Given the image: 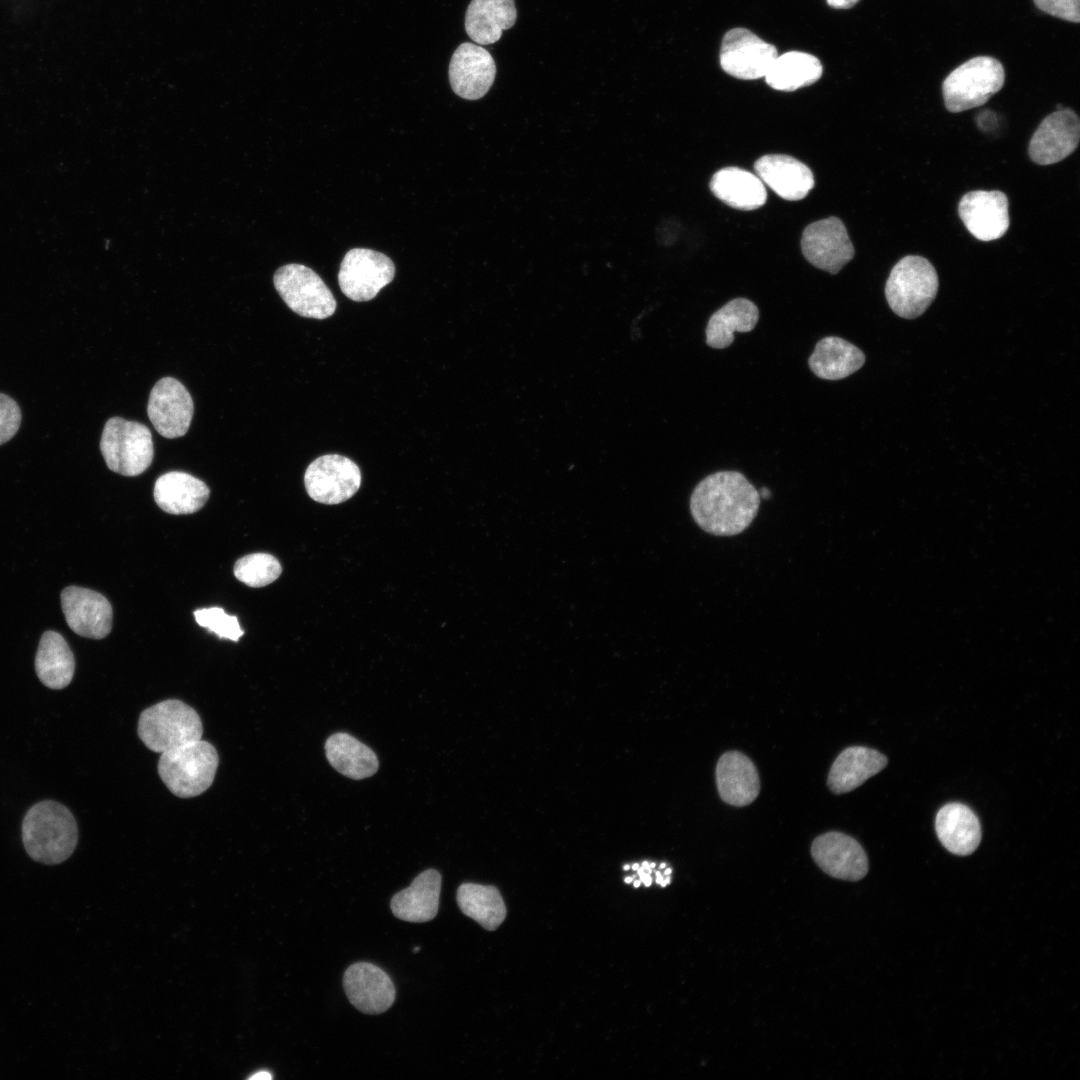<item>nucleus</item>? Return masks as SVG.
<instances>
[{
  "label": "nucleus",
  "mask_w": 1080,
  "mask_h": 1080,
  "mask_svg": "<svg viewBox=\"0 0 1080 1080\" xmlns=\"http://www.w3.org/2000/svg\"><path fill=\"white\" fill-rule=\"evenodd\" d=\"M759 491L738 471H718L694 488L690 510L697 525L717 536L743 532L756 517Z\"/></svg>",
  "instance_id": "obj_1"
},
{
  "label": "nucleus",
  "mask_w": 1080,
  "mask_h": 1080,
  "mask_svg": "<svg viewBox=\"0 0 1080 1080\" xmlns=\"http://www.w3.org/2000/svg\"><path fill=\"white\" fill-rule=\"evenodd\" d=\"M22 841L33 860L48 865L59 864L68 859L77 846L76 820L61 803L38 802L24 816Z\"/></svg>",
  "instance_id": "obj_2"
},
{
  "label": "nucleus",
  "mask_w": 1080,
  "mask_h": 1080,
  "mask_svg": "<svg viewBox=\"0 0 1080 1080\" xmlns=\"http://www.w3.org/2000/svg\"><path fill=\"white\" fill-rule=\"evenodd\" d=\"M218 764L215 747L199 739L161 753L158 774L175 796L190 798L212 785Z\"/></svg>",
  "instance_id": "obj_3"
},
{
  "label": "nucleus",
  "mask_w": 1080,
  "mask_h": 1080,
  "mask_svg": "<svg viewBox=\"0 0 1080 1080\" xmlns=\"http://www.w3.org/2000/svg\"><path fill=\"white\" fill-rule=\"evenodd\" d=\"M137 733L148 749L161 754L201 739L203 726L191 706L178 699H167L142 711Z\"/></svg>",
  "instance_id": "obj_4"
},
{
  "label": "nucleus",
  "mask_w": 1080,
  "mask_h": 1080,
  "mask_svg": "<svg viewBox=\"0 0 1080 1080\" xmlns=\"http://www.w3.org/2000/svg\"><path fill=\"white\" fill-rule=\"evenodd\" d=\"M938 275L924 257L908 255L892 268L885 286V296L892 311L905 319L921 316L938 291Z\"/></svg>",
  "instance_id": "obj_5"
},
{
  "label": "nucleus",
  "mask_w": 1080,
  "mask_h": 1080,
  "mask_svg": "<svg viewBox=\"0 0 1080 1080\" xmlns=\"http://www.w3.org/2000/svg\"><path fill=\"white\" fill-rule=\"evenodd\" d=\"M1005 72L1000 61L989 56L974 57L954 69L943 81L945 107L953 113L985 104L1001 90Z\"/></svg>",
  "instance_id": "obj_6"
},
{
  "label": "nucleus",
  "mask_w": 1080,
  "mask_h": 1080,
  "mask_svg": "<svg viewBox=\"0 0 1080 1080\" xmlns=\"http://www.w3.org/2000/svg\"><path fill=\"white\" fill-rule=\"evenodd\" d=\"M100 450L108 468L124 476L146 471L154 455L149 428L120 417H112L105 423Z\"/></svg>",
  "instance_id": "obj_7"
},
{
  "label": "nucleus",
  "mask_w": 1080,
  "mask_h": 1080,
  "mask_svg": "<svg viewBox=\"0 0 1080 1080\" xmlns=\"http://www.w3.org/2000/svg\"><path fill=\"white\" fill-rule=\"evenodd\" d=\"M274 286L296 314L314 319H325L336 310V300L320 278L307 266L291 263L280 267L273 277Z\"/></svg>",
  "instance_id": "obj_8"
},
{
  "label": "nucleus",
  "mask_w": 1080,
  "mask_h": 1080,
  "mask_svg": "<svg viewBox=\"0 0 1080 1080\" xmlns=\"http://www.w3.org/2000/svg\"><path fill=\"white\" fill-rule=\"evenodd\" d=\"M394 275L395 266L388 256L371 249L354 248L341 262L338 283L346 297L364 302L392 282Z\"/></svg>",
  "instance_id": "obj_9"
},
{
  "label": "nucleus",
  "mask_w": 1080,
  "mask_h": 1080,
  "mask_svg": "<svg viewBox=\"0 0 1080 1080\" xmlns=\"http://www.w3.org/2000/svg\"><path fill=\"white\" fill-rule=\"evenodd\" d=\"M304 484L313 500L329 505L339 504L358 491L361 473L351 459L338 454H327L309 464L304 475Z\"/></svg>",
  "instance_id": "obj_10"
},
{
  "label": "nucleus",
  "mask_w": 1080,
  "mask_h": 1080,
  "mask_svg": "<svg viewBox=\"0 0 1080 1080\" xmlns=\"http://www.w3.org/2000/svg\"><path fill=\"white\" fill-rule=\"evenodd\" d=\"M777 56L774 45L746 28H734L723 37L720 65L733 77L754 80L766 75Z\"/></svg>",
  "instance_id": "obj_11"
},
{
  "label": "nucleus",
  "mask_w": 1080,
  "mask_h": 1080,
  "mask_svg": "<svg viewBox=\"0 0 1080 1080\" xmlns=\"http://www.w3.org/2000/svg\"><path fill=\"white\" fill-rule=\"evenodd\" d=\"M802 253L815 267L838 273L855 254L843 222L829 217L808 225L801 238Z\"/></svg>",
  "instance_id": "obj_12"
},
{
  "label": "nucleus",
  "mask_w": 1080,
  "mask_h": 1080,
  "mask_svg": "<svg viewBox=\"0 0 1080 1080\" xmlns=\"http://www.w3.org/2000/svg\"><path fill=\"white\" fill-rule=\"evenodd\" d=\"M194 412L193 400L177 379L164 377L151 390L147 413L156 431L173 439L186 434Z\"/></svg>",
  "instance_id": "obj_13"
},
{
  "label": "nucleus",
  "mask_w": 1080,
  "mask_h": 1080,
  "mask_svg": "<svg viewBox=\"0 0 1080 1080\" xmlns=\"http://www.w3.org/2000/svg\"><path fill=\"white\" fill-rule=\"evenodd\" d=\"M1080 122L1069 109L1056 110L1040 123L1029 143V156L1039 165L1057 163L1072 154L1078 146Z\"/></svg>",
  "instance_id": "obj_14"
},
{
  "label": "nucleus",
  "mask_w": 1080,
  "mask_h": 1080,
  "mask_svg": "<svg viewBox=\"0 0 1080 1080\" xmlns=\"http://www.w3.org/2000/svg\"><path fill=\"white\" fill-rule=\"evenodd\" d=\"M454 93L467 100L482 98L492 86L496 64L482 46L470 42L460 44L454 51L448 69Z\"/></svg>",
  "instance_id": "obj_15"
},
{
  "label": "nucleus",
  "mask_w": 1080,
  "mask_h": 1080,
  "mask_svg": "<svg viewBox=\"0 0 1080 1080\" xmlns=\"http://www.w3.org/2000/svg\"><path fill=\"white\" fill-rule=\"evenodd\" d=\"M1007 196L998 190H974L962 196L958 213L967 230L978 240L992 241L1009 228Z\"/></svg>",
  "instance_id": "obj_16"
},
{
  "label": "nucleus",
  "mask_w": 1080,
  "mask_h": 1080,
  "mask_svg": "<svg viewBox=\"0 0 1080 1080\" xmlns=\"http://www.w3.org/2000/svg\"><path fill=\"white\" fill-rule=\"evenodd\" d=\"M65 620L76 634L102 639L112 628V606L100 593L91 589L69 586L61 592Z\"/></svg>",
  "instance_id": "obj_17"
},
{
  "label": "nucleus",
  "mask_w": 1080,
  "mask_h": 1080,
  "mask_svg": "<svg viewBox=\"0 0 1080 1080\" xmlns=\"http://www.w3.org/2000/svg\"><path fill=\"white\" fill-rule=\"evenodd\" d=\"M815 863L831 877L858 881L868 872V858L858 841L841 832H827L812 843Z\"/></svg>",
  "instance_id": "obj_18"
},
{
  "label": "nucleus",
  "mask_w": 1080,
  "mask_h": 1080,
  "mask_svg": "<svg viewBox=\"0 0 1080 1080\" xmlns=\"http://www.w3.org/2000/svg\"><path fill=\"white\" fill-rule=\"evenodd\" d=\"M343 987L350 1003L365 1014L387 1011L396 997L389 975L369 962L350 965L343 975Z\"/></svg>",
  "instance_id": "obj_19"
},
{
  "label": "nucleus",
  "mask_w": 1080,
  "mask_h": 1080,
  "mask_svg": "<svg viewBox=\"0 0 1080 1080\" xmlns=\"http://www.w3.org/2000/svg\"><path fill=\"white\" fill-rule=\"evenodd\" d=\"M757 176L785 200H800L814 187L811 170L799 160L780 154L765 155L754 164Z\"/></svg>",
  "instance_id": "obj_20"
},
{
  "label": "nucleus",
  "mask_w": 1080,
  "mask_h": 1080,
  "mask_svg": "<svg viewBox=\"0 0 1080 1080\" xmlns=\"http://www.w3.org/2000/svg\"><path fill=\"white\" fill-rule=\"evenodd\" d=\"M716 783L721 799L738 807L752 803L760 791L759 774L755 765L739 751L726 752L719 758Z\"/></svg>",
  "instance_id": "obj_21"
},
{
  "label": "nucleus",
  "mask_w": 1080,
  "mask_h": 1080,
  "mask_svg": "<svg viewBox=\"0 0 1080 1080\" xmlns=\"http://www.w3.org/2000/svg\"><path fill=\"white\" fill-rule=\"evenodd\" d=\"M440 892V873L435 869H427L417 875L409 887L392 897V913L407 922L430 921L438 913Z\"/></svg>",
  "instance_id": "obj_22"
},
{
  "label": "nucleus",
  "mask_w": 1080,
  "mask_h": 1080,
  "mask_svg": "<svg viewBox=\"0 0 1080 1080\" xmlns=\"http://www.w3.org/2000/svg\"><path fill=\"white\" fill-rule=\"evenodd\" d=\"M887 763L886 756L877 750L863 746L848 747L833 762L827 785L834 794L850 792L882 771Z\"/></svg>",
  "instance_id": "obj_23"
},
{
  "label": "nucleus",
  "mask_w": 1080,
  "mask_h": 1080,
  "mask_svg": "<svg viewBox=\"0 0 1080 1080\" xmlns=\"http://www.w3.org/2000/svg\"><path fill=\"white\" fill-rule=\"evenodd\" d=\"M935 829L942 845L951 853L966 856L981 841V826L976 814L966 805L948 803L935 818Z\"/></svg>",
  "instance_id": "obj_24"
},
{
  "label": "nucleus",
  "mask_w": 1080,
  "mask_h": 1080,
  "mask_svg": "<svg viewBox=\"0 0 1080 1080\" xmlns=\"http://www.w3.org/2000/svg\"><path fill=\"white\" fill-rule=\"evenodd\" d=\"M156 504L169 514H191L200 510L209 498L210 490L200 479L182 471L161 475L154 485Z\"/></svg>",
  "instance_id": "obj_25"
},
{
  "label": "nucleus",
  "mask_w": 1080,
  "mask_h": 1080,
  "mask_svg": "<svg viewBox=\"0 0 1080 1080\" xmlns=\"http://www.w3.org/2000/svg\"><path fill=\"white\" fill-rule=\"evenodd\" d=\"M514 0H471L465 14V30L479 45L497 42L515 24Z\"/></svg>",
  "instance_id": "obj_26"
},
{
  "label": "nucleus",
  "mask_w": 1080,
  "mask_h": 1080,
  "mask_svg": "<svg viewBox=\"0 0 1080 1080\" xmlns=\"http://www.w3.org/2000/svg\"><path fill=\"white\" fill-rule=\"evenodd\" d=\"M864 363L865 355L858 347L836 336L821 339L808 359L811 371L825 380L846 378Z\"/></svg>",
  "instance_id": "obj_27"
},
{
  "label": "nucleus",
  "mask_w": 1080,
  "mask_h": 1080,
  "mask_svg": "<svg viewBox=\"0 0 1080 1080\" xmlns=\"http://www.w3.org/2000/svg\"><path fill=\"white\" fill-rule=\"evenodd\" d=\"M713 194L725 204L740 210H754L766 202L767 192L760 178L738 167H725L710 181Z\"/></svg>",
  "instance_id": "obj_28"
},
{
  "label": "nucleus",
  "mask_w": 1080,
  "mask_h": 1080,
  "mask_svg": "<svg viewBox=\"0 0 1080 1080\" xmlns=\"http://www.w3.org/2000/svg\"><path fill=\"white\" fill-rule=\"evenodd\" d=\"M325 753L336 771L354 780L374 775L379 767L375 752L348 733L332 734L326 740Z\"/></svg>",
  "instance_id": "obj_29"
},
{
  "label": "nucleus",
  "mask_w": 1080,
  "mask_h": 1080,
  "mask_svg": "<svg viewBox=\"0 0 1080 1080\" xmlns=\"http://www.w3.org/2000/svg\"><path fill=\"white\" fill-rule=\"evenodd\" d=\"M35 671L48 688L62 689L70 684L75 660L68 643L58 632L43 633L35 656Z\"/></svg>",
  "instance_id": "obj_30"
},
{
  "label": "nucleus",
  "mask_w": 1080,
  "mask_h": 1080,
  "mask_svg": "<svg viewBox=\"0 0 1080 1080\" xmlns=\"http://www.w3.org/2000/svg\"><path fill=\"white\" fill-rule=\"evenodd\" d=\"M759 319L757 306L746 298H735L714 312L706 326V344L715 349L729 347L734 332H750Z\"/></svg>",
  "instance_id": "obj_31"
},
{
  "label": "nucleus",
  "mask_w": 1080,
  "mask_h": 1080,
  "mask_svg": "<svg viewBox=\"0 0 1080 1080\" xmlns=\"http://www.w3.org/2000/svg\"><path fill=\"white\" fill-rule=\"evenodd\" d=\"M822 72V65L815 56L789 51L777 56L764 77L773 89L791 92L815 83Z\"/></svg>",
  "instance_id": "obj_32"
},
{
  "label": "nucleus",
  "mask_w": 1080,
  "mask_h": 1080,
  "mask_svg": "<svg viewBox=\"0 0 1080 1080\" xmlns=\"http://www.w3.org/2000/svg\"><path fill=\"white\" fill-rule=\"evenodd\" d=\"M456 898L463 914L488 931L496 930L506 917L503 898L495 886L463 883Z\"/></svg>",
  "instance_id": "obj_33"
},
{
  "label": "nucleus",
  "mask_w": 1080,
  "mask_h": 1080,
  "mask_svg": "<svg viewBox=\"0 0 1080 1080\" xmlns=\"http://www.w3.org/2000/svg\"><path fill=\"white\" fill-rule=\"evenodd\" d=\"M279 561L268 553L246 555L234 565L235 577L250 587H263L274 582L281 574Z\"/></svg>",
  "instance_id": "obj_34"
},
{
  "label": "nucleus",
  "mask_w": 1080,
  "mask_h": 1080,
  "mask_svg": "<svg viewBox=\"0 0 1080 1080\" xmlns=\"http://www.w3.org/2000/svg\"><path fill=\"white\" fill-rule=\"evenodd\" d=\"M199 626L215 633L219 638L237 642L244 634L236 616L227 614L220 607L203 608L194 611Z\"/></svg>",
  "instance_id": "obj_35"
},
{
  "label": "nucleus",
  "mask_w": 1080,
  "mask_h": 1080,
  "mask_svg": "<svg viewBox=\"0 0 1080 1080\" xmlns=\"http://www.w3.org/2000/svg\"><path fill=\"white\" fill-rule=\"evenodd\" d=\"M21 410L10 396L0 393V445L9 441L21 424Z\"/></svg>",
  "instance_id": "obj_36"
},
{
  "label": "nucleus",
  "mask_w": 1080,
  "mask_h": 1080,
  "mask_svg": "<svg viewBox=\"0 0 1080 1080\" xmlns=\"http://www.w3.org/2000/svg\"><path fill=\"white\" fill-rule=\"evenodd\" d=\"M1041 11L1062 20L1080 22V0H1033Z\"/></svg>",
  "instance_id": "obj_37"
},
{
  "label": "nucleus",
  "mask_w": 1080,
  "mask_h": 1080,
  "mask_svg": "<svg viewBox=\"0 0 1080 1080\" xmlns=\"http://www.w3.org/2000/svg\"><path fill=\"white\" fill-rule=\"evenodd\" d=\"M826 2L835 9H849L856 5L859 0H826Z\"/></svg>",
  "instance_id": "obj_38"
},
{
  "label": "nucleus",
  "mask_w": 1080,
  "mask_h": 1080,
  "mask_svg": "<svg viewBox=\"0 0 1080 1080\" xmlns=\"http://www.w3.org/2000/svg\"><path fill=\"white\" fill-rule=\"evenodd\" d=\"M636 871L638 873L639 880L641 881V883H644V885L646 887H648V886H650L652 884L653 879H652L651 875L646 872V870L644 869V867L642 865Z\"/></svg>",
  "instance_id": "obj_39"
},
{
  "label": "nucleus",
  "mask_w": 1080,
  "mask_h": 1080,
  "mask_svg": "<svg viewBox=\"0 0 1080 1080\" xmlns=\"http://www.w3.org/2000/svg\"><path fill=\"white\" fill-rule=\"evenodd\" d=\"M271 1078L272 1075L268 1071H259L249 1077L251 1080H269Z\"/></svg>",
  "instance_id": "obj_40"
},
{
  "label": "nucleus",
  "mask_w": 1080,
  "mask_h": 1080,
  "mask_svg": "<svg viewBox=\"0 0 1080 1080\" xmlns=\"http://www.w3.org/2000/svg\"><path fill=\"white\" fill-rule=\"evenodd\" d=\"M759 495H760V497H762V498H764V499H767V498H769V497H770V495H771V494H770V491H769V490H768L767 488L763 487V488H762V489H761V490L759 491Z\"/></svg>",
  "instance_id": "obj_41"
},
{
  "label": "nucleus",
  "mask_w": 1080,
  "mask_h": 1080,
  "mask_svg": "<svg viewBox=\"0 0 1080 1080\" xmlns=\"http://www.w3.org/2000/svg\"><path fill=\"white\" fill-rule=\"evenodd\" d=\"M671 872H672V869H671V868H666V869L664 870V873H663V874H664L665 876H669V875L671 874Z\"/></svg>",
  "instance_id": "obj_42"
},
{
  "label": "nucleus",
  "mask_w": 1080,
  "mask_h": 1080,
  "mask_svg": "<svg viewBox=\"0 0 1080 1080\" xmlns=\"http://www.w3.org/2000/svg\"><path fill=\"white\" fill-rule=\"evenodd\" d=\"M633 885H634L635 888H638L641 885V881L640 880H635L633 882Z\"/></svg>",
  "instance_id": "obj_43"
},
{
  "label": "nucleus",
  "mask_w": 1080,
  "mask_h": 1080,
  "mask_svg": "<svg viewBox=\"0 0 1080 1080\" xmlns=\"http://www.w3.org/2000/svg\"><path fill=\"white\" fill-rule=\"evenodd\" d=\"M639 867H640V864L634 863L631 868L636 871Z\"/></svg>",
  "instance_id": "obj_44"
},
{
  "label": "nucleus",
  "mask_w": 1080,
  "mask_h": 1080,
  "mask_svg": "<svg viewBox=\"0 0 1080 1080\" xmlns=\"http://www.w3.org/2000/svg\"><path fill=\"white\" fill-rule=\"evenodd\" d=\"M632 880H633V877H626V878L624 879V881H625L626 883H631V882H632Z\"/></svg>",
  "instance_id": "obj_45"
},
{
  "label": "nucleus",
  "mask_w": 1080,
  "mask_h": 1080,
  "mask_svg": "<svg viewBox=\"0 0 1080 1080\" xmlns=\"http://www.w3.org/2000/svg\"><path fill=\"white\" fill-rule=\"evenodd\" d=\"M665 868H666V863H661L660 864V869H665Z\"/></svg>",
  "instance_id": "obj_46"
},
{
  "label": "nucleus",
  "mask_w": 1080,
  "mask_h": 1080,
  "mask_svg": "<svg viewBox=\"0 0 1080 1080\" xmlns=\"http://www.w3.org/2000/svg\"><path fill=\"white\" fill-rule=\"evenodd\" d=\"M649 865H650V867H651V868L653 869V868H655V866H656V863L652 862V863H649Z\"/></svg>",
  "instance_id": "obj_47"
},
{
  "label": "nucleus",
  "mask_w": 1080,
  "mask_h": 1080,
  "mask_svg": "<svg viewBox=\"0 0 1080 1080\" xmlns=\"http://www.w3.org/2000/svg\"><path fill=\"white\" fill-rule=\"evenodd\" d=\"M623 869H625V870H628V869H630V865H624V866H623Z\"/></svg>",
  "instance_id": "obj_48"
}]
</instances>
